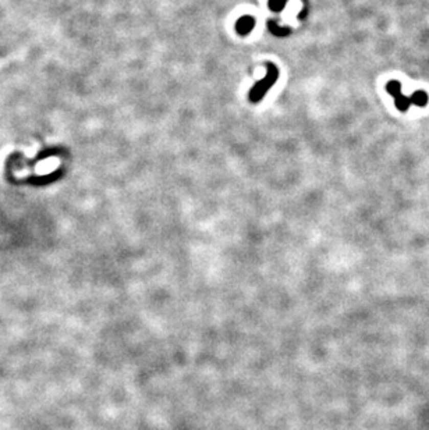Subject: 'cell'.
<instances>
[{"mask_svg": "<svg viewBox=\"0 0 429 430\" xmlns=\"http://www.w3.org/2000/svg\"><path fill=\"white\" fill-rule=\"evenodd\" d=\"M276 80H278V71H276V69L270 64L268 67V74H266V78L262 81H259L257 85L254 86V89L251 90V94H250L251 100H253V102L261 100V98L266 94V90H268L269 88L275 84V81Z\"/></svg>", "mask_w": 429, "mask_h": 430, "instance_id": "cell-1", "label": "cell"}, {"mask_svg": "<svg viewBox=\"0 0 429 430\" xmlns=\"http://www.w3.org/2000/svg\"><path fill=\"white\" fill-rule=\"evenodd\" d=\"M59 165H60L59 159H56V157H49V159L42 160L40 163H38L35 167V171L40 175L49 174V173H52L53 170H56Z\"/></svg>", "mask_w": 429, "mask_h": 430, "instance_id": "cell-2", "label": "cell"}, {"mask_svg": "<svg viewBox=\"0 0 429 430\" xmlns=\"http://www.w3.org/2000/svg\"><path fill=\"white\" fill-rule=\"evenodd\" d=\"M254 25H255V20H254L253 17H250V15H244V17H241V18L237 21V24H236V30H237L238 34H241V35H247V34L251 32V30L254 28Z\"/></svg>", "mask_w": 429, "mask_h": 430, "instance_id": "cell-3", "label": "cell"}, {"mask_svg": "<svg viewBox=\"0 0 429 430\" xmlns=\"http://www.w3.org/2000/svg\"><path fill=\"white\" fill-rule=\"evenodd\" d=\"M286 3H287V0H269V7L273 11H280Z\"/></svg>", "mask_w": 429, "mask_h": 430, "instance_id": "cell-4", "label": "cell"}]
</instances>
